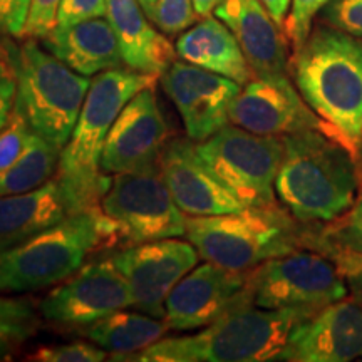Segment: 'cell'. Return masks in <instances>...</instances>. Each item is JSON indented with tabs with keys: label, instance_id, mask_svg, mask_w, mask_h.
Here are the masks:
<instances>
[{
	"label": "cell",
	"instance_id": "obj_1",
	"mask_svg": "<svg viewBox=\"0 0 362 362\" xmlns=\"http://www.w3.org/2000/svg\"><path fill=\"white\" fill-rule=\"evenodd\" d=\"M291 74L310 110L357 158L362 136V39L319 22L293 52Z\"/></svg>",
	"mask_w": 362,
	"mask_h": 362
},
{
	"label": "cell",
	"instance_id": "obj_2",
	"mask_svg": "<svg viewBox=\"0 0 362 362\" xmlns=\"http://www.w3.org/2000/svg\"><path fill=\"white\" fill-rule=\"evenodd\" d=\"M275 193L302 223H329L356 203L361 166L349 149L324 131L287 134Z\"/></svg>",
	"mask_w": 362,
	"mask_h": 362
},
{
	"label": "cell",
	"instance_id": "obj_3",
	"mask_svg": "<svg viewBox=\"0 0 362 362\" xmlns=\"http://www.w3.org/2000/svg\"><path fill=\"white\" fill-rule=\"evenodd\" d=\"M312 314L298 309L235 307L205 330L160 339L131 356L138 362H262L279 361L292 334Z\"/></svg>",
	"mask_w": 362,
	"mask_h": 362
},
{
	"label": "cell",
	"instance_id": "obj_4",
	"mask_svg": "<svg viewBox=\"0 0 362 362\" xmlns=\"http://www.w3.org/2000/svg\"><path fill=\"white\" fill-rule=\"evenodd\" d=\"M155 74L134 69L104 71L90 81L69 141L61 151L56 178L62 181L79 210L99 206L106 188L101 155L107 133L121 110L139 90L155 88Z\"/></svg>",
	"mask_w": 362,
	"mask_h": 362
},
{
	"label": "cell",
	"instance_id": "obj_5",
	"mask_svg": "<svg viewBox=\"0 0 362 362\" xmlns=\"http://www.w3.org/2000/svg\"><path fill=\"white\" fill-rule=\"evenodd\" d=\"M310 223L279 205L245 206L233 214L187 216L188 242L200 259L223 269L248 272L275 257L307 250Z\"/></svg>",
	"mask_w": 362,
	"mask_h": 362
},
{
	"label": "cell",
	"instance_id": "obj_6",
	"mask_svg": "<svg viewBox=\"0 0 362 362\" xmlns=\"http://www.w3.org/2000/svg\"><path fill=\"white\" fill-rule=\"evenodd\" d=\"M110 247H115L111 228L99 206L74 211L0 252V293L33 292L64 282L94 250Z\"/></svg>",
	"mask_w": 362,
	"mask_h": 362
},
{
	"label": "cell",
	"instance_id": "obj_7",
	"mask_svg": "<svg viewBox=\"0 0 362 362\" xmlns=\"http://www.w3.org/2000/svg\"><path fill=\"white\" fill-rule=\"evenodd\" d=\"M17 72L16 107L35 134L61 149L69 141L90 81L34 39L8 47Z\"/></svg>",
	"mask_w": 362,
	"mask_h": 362
},
{
	"label": "cell",
	"instance_id": "obj_8",
	"mask_svg": "<svg viewBox=\"0 0 362 362\" xmlns=\"http://www.w3.org/2000/svg\"><path fill=\"white\" fill-rule=\"evenodd\" d=\"M115 245H138L187 232V215L171 197L156 166L112 175L99 200Z\"/></svg>",
	"mask_w": 362,
	"mask_h": 362
},
{
	"label": "cell",
	"instance_id": "obj_9",
	"mask_svg": "<svg viewBox=\"0 0 362 362\" xmlns=\"http://www.w3.org/2000/svg\"><path fill=\"white\" fill-rule=\"evenodd\" d=\"M247 297L262 309H298L317 314L349 296L339 267L314 250L275 257L247 272Z\"/></svg>",
	"mask_w": 362,
	"mask_h": 362
},
{
	"label": "cell",
	"instance_id": "obj_10",
	"mask_svg": "<svg viewBox=\"0 0 362 362\" xmlns=\"http://www.w3.org/2000/svg\"><path fill=\"white\" fill-rule=\"evenodd\" d=\"M197 151L243 205H277L275 180L284 158V136L255 134L230 123L197 143Z\"/></svg>",
	"mask_w": 362,
	"mask_h": 362
},
{
	"label": "cell",
	"instance_id": "obj_11",
	"mask_svg": "<svg viewBox=\"0 0 362 362\" xmlns=\"http://www.w3.org/2000/svg\"><path fill=\"white\" fill-rule=\"evenodd\" d=\"M133 307V293L112 260L88 264L45 296L40 314L62 327L81 329Z\"/></svg>",
	"mask_w": 362,
	"mask_h": 362
},
{
	"label": "cell",
	"instance_id": "obj_12",
	"mask_svg": "<svg viewBox=\"0 0 362 362\" xmlns=\"http://www.w3.org/2000/svg\"><path fill=\"white\" fill-rule=\"evenodd\" d=\"M192 242L163 238L124 247L111 257L133 293V307L153 317H165V302L188 272L198 264Z\"/></svg>",
	"mask_w": 362,
	"mask_h": 362
},
{
	"label": "cell",
	"instance_id": "obj_13",
	"mask_svg": "<svg viewBox=\"0 0 362 362\" xmlns=\"http://www.w3.org/2000/svg\"><path fill=\"white\" fill-rule=\"evenodd\" d=\"M230 123L262 136L319 129L339 141L336 133L310 110L288 78L248 81L230 106Z\"/></svg>",
	"mask_w": 362,
	"mask_h": 362
},
{
	"label": "cell",
	"instance_id": "obj_14",
	"mask_svg": "<svg viewBox=\"0 0 362 362\" xmlns=\"http://www.w3.org/2000/svg\"><path fill=\"white\" fill-rule=\"evenodd\" d=\"M161 86L178 110L185 131L194 143L230 124V106L242 86L189 62H173L161 74Z\"/></svg>",
	"mask_w": 362,
	"mask_h": 362
},
{
	"label": "cell",
	"instance_id": "obj_15",
	"mask_svg": "<svg viewBox=\"0 0 362 362\" xmlns=\"http://www.w3.org/2000/svg\"><path fill=\"white\" fill-rule=\"evenodd\" d=\"M245 285L247 272L206 262L176 284L165 302L163 319L170 330L206 327L235 307L250 304Z\"/></svg>",
	"mask_w": 362,
	"mask_h": 362
},
{
	"label": "cell",
	"instance_id": "obj_16",
	"mask_svg": "<svg viewBox=\"0 0 362 362\" xmlns=\"http://www.w3.org/2000/svg\"><path fill=\"white\" fill-rule=\"evenodd\" d=\"M170 128L153 88L139 90L121 110L101 155L104 175L151 168L168 143Z\"/></svg>",
	"mask_w": 362,
	"mask_h": 362
},
{
	"label": "cell",
	"instance_id": "obj_17",
	"mask_svg": "<svg viewBox=\"0 0 362 362\" xmlns=\"http://www.w3.org/2000/svg\"><path fill=\"white\" fill-rule=\"evenodd\" d=\"M158 168L175 203L187 216L233 214L245 208L205 165L193 139H168L158 158Z\"/></svg>",
	"mask_w": 362,
	"mask_h": 362
},
{
	"label": "cell",
	"instance_id": "obj_18",
	"mask_svg": "<svg viewBox=\"0 0 362 362\" xmlns=\"http://www.w3.org/2000/svg\"><path fill=\"white\" fill-rule=\"evenodd\" d=\"M362 359V309L342 298L304 320L279 361L347 362Z\"/></svg>",
	"mask_w": 362,
	"mask_h": 362
},
{
	"label": "cell",
	"instance_id": "obj_19",
	"mask_svg": "<svg viewBox=\"0 0 362 362\" xmlns=\"http://www.w3.org/2000/svg\"><path fill=\"white\" fill-rule=\"evenodd\" d=\"M214 12L235 34L255 78H288V40L262 0H220Z\"/></svg>",
	"mask_w": 362,
	"mask_h": 362
},
{
	"label": "cell",
	"instance_id": "obj_20",
	"mask_svg": "<svg viewBox=\"0 0 362 362\" xmlns=\"http://www.w3.org/2000/svg\"><path fill=\"white\" fill-rule=\"evenodd\" d=\"M42 45L83 76H94L124 64L119 40L106 17L57 25L42 39Z\"/></svg>",
	"mask_w": 362,
	"mask_h": 362
},
{
	"label": "cell",
	"instance_id": "obj_21",
	"mask_svg": "<svg viewBox=\"0 0 362 362\" xmlns=\"http://www.w3.org/2000/svg\"><path fill=\"white\" fill-rule=\"evenodd\" d=\"M74 211L78 208L59 178L33 192L0 198V252L19 245Z\"/></svg>",
	"mask_w": 362,
	"mask_h": 362
},
{
	"label": "cell",
	"instance_id": "obj_22",
	"mask_svg": "<svg viewBox=\"0 0 362 362\" xmlns=\"http://www.w3.org/2000/svg\"><path fill=\"white\" fill-rule=\"evenodd\" d=\"M106 19L131 69L161 76L175 62L173 45L149 24L139 0H106Z\"/></svg>",
	"mask_w": 362,
	"mask_h": 362
},
{
	"label": "cell",
	"instance_id": "obj_23",
	"mask_svg": "<svg viewBox=\"0 0 362 362\" xmlns=\"http://www.w3.org/2000/svg\"><path fill=\"white\" fill-rule=\"evenodd\" d=\"M176 54L189 64L245 86L255 78L237 37L218 17H203L202 22L180 35Z\"/></svg>",
	"mask_w": 362,
	"mask_h": 362
},
{
	"label": "cell",
	"instance_id": "obj_24",
	"mask_svg": "<svg viewBox=\"0 0 362 362\" xmlns=\"http://www.w3.org/2000/svg\"><path fill=\"white\" fill-rule=\"evenodd\" d=\"M168 330L165 319L123 309L81 327L76 332L110 354H115V359L128 361L131 356L160 341Z\"/></svg>",
	"mask_w": 362,
	"mask_h": 362
},
{
	"label": "cell",
	"instance_id": "obj_25",
	"mask_svg": "<svg viewBox=\"0 0 362 362\" xmlns=\"http://www.w3.org/2000/svg\"><path fill=\"white\" fill-rule=\"evenodd\" d=\"M307 250L329 257L346 277L362 265V192L354 205L337 220L310 223Z\"/></svg>",
	"mask_w": 362,
	"mask_h": 362
},
{
	"label": "cell",
	"instance_id": "obj_26",
	"mask_svg": "<svg viewBox=\"0 0 362 362\" xmlns=\"http://www.w3.org/2000/svg\"><path fill=\"white\" fill-rule=\"evenodd\" d=\"M61 149L33 134L25 151L8 168L0 171V198L13 197L42 187L57 173Z\"/></svg>",
	"mask_w": 362,
	"mask_h": 362
},
{
	"label": "cell",
	"instance_id": "obj_27",
	"mask_svg": "<svg viewBox=\"0 0 362 362\" xmlns=\"http://www.w3.org/2000/svg\"><path fill=\"white\" fill-rule=\"evenodd\" d=\"M39 315L27 297H0V361L11 359L39 329Z\"/></svg>",
	"mask_w": 362,
	"mask_h": 362
},
{
	"label": "cell",
	"instance_id": "obj_28",
	"mask_svg": "<svg viewBox=\"0 0 362 362\" xmlns=\"http://www.w3.org/2000/svg\"><path fill=\"white\" fill-rule=\"evenodd\" d=\"M329 2L330 0H292L284 24V34L293 52L309 37L315 16Z\"/></svg>",
	"mask_w": 362,
	"mask_h": 362
},
{
	"label": "cell",
	"instance_id": "obj_29",
	"mask_svg": "<svg viewBox=\"0 0 362 362\" xmlns=\"http://www.w3.org/2000/svg\"><path fill=\"white\" fill-rule=\"evenodd\" d=\"M110 352L93 342H72L62 346L39 347L29 361L37 362H101Z\"/></svg>",
	"mask_w": 362,
	"mask_h": 362
},
{
	"label": "cell",
	"instance_id": "obj_30",
	"mask_svg": "<svg viewBox=\"0 0 362 362\" xmlns=\"http://www.w3.org/2000/svg\"><path fill=\"white\" fill-rule=\"evenodd\" d=\"M33 134L34 131L29 128L24 116L16 107L8 124L0 131V171L8 168L12 163L19 160Z\"/></svg>",
	"mask_w": 362,
	"mask_h": 362
},
{
	"label": "cell",
	"instance_id": "obj_31",
	"mask_svg": "<svg viewBox=\"0 0 362 362\" xmlns=\"http://www.w3.org/2000/svg\"><path fill=\"white\" fill-rule=\"evenodd\" d=\"M320 22L362 39V0H330L320 11Z\"/></svg>",
	"mask_w": 362,
	"mask_h": 362
},
{
	"label": "cell",
	"instance_id": "obj_32",
	"mask_svg": "<svg viewBox=\"0 0 362 362\" xmlns=\"http://www.w3.org/2000/svg\"><path fill=\"white\" fill-rule=\"evenodd\" d=\"M197 21L193 0H158L155 21L165 34H178Z\"/></svg>",
	"mask_w": 362,
	"mask_h": 362
},
{
	"label": "cell",
	"instance_id": "obj_33",
	"mask_svg": "<svg viewBox=\"0 0 362 362\" xmlns=\"http://www.w3.org/2000/svg\"><path fill=\"white\" fill-rule=\"evenodd\" d=\"M17 101V72L11 51L0 49V131L11 121Z\"/></svg>",
	"mask_w": 362,
	"mask_h": 362
},
{
	"label": "cell",
	"instance_id": "obj_34",
	"mask_svg": "<svg viewBox=\"0 0 362 362\" xmlns=\"http://www.w3.org/2000/svg\"><path fill=\"white\" fill-rule=\"evenodd\" d=\"M62 0H33L24 37L44 39L57 27V12Z\"/></svg>",
	"mask_w": 362,
	"mask_h": 362
},
{
	"label": "cell",
	"instance_id": "obj_35",
	"mask_svg": "<svg viewBox=\"0 0 362 362\" xmlns=\"http://www.w3.org/2000/svg\"><path fill=\"white\" fill-rule=\"evenodd\" d=\"M33 0H0V39L24 37Z\"/></svg>",
	"mask_w": 362,
	"mask_h": 362
},
{
	"label": "cell",
	"instance_id": "obj_36",
	"mask_svg": "<svg viewBox=\"0 0 362 362\" xmlns=\"http://www.w3.org/2000/svg\"><path fill=\"white\" fill-rule=\"evenodd\" d=\"M106 16V0H62L57 12V25Z\"/></svg>",
	"mask_w": 362,
	"mask_h": 362
},
{
	"label": "cell",
	"instance_id": "obj_37",
	"mask_svg": "<svg viewBox=\"0 0 362 362\" xmlns=\"http://www.w3.org/2000/svg\"><path fill=\"white\" fill-rule=\"evenodd\" d=\"M344 279H346L347 291H349L351 298L362 309V265L359 269L349 272Z\"/></svg>",
	"mask_w": 362,
	"mask_h": 362
},
{
	"label": "cell",
	"instance_id": "obj_38",
	"mask_svg": "<svg viewBox=\"0 0 362 362\" xmlns=\"http://www.w3.org/2000/svg\"><path fill=\"white\" fill-rule=\"evenodd\" d=\"M262 2H264L267 11L270 12V16L274 17V21L277 22L280 27H284L288 8H291V0H262Z\"/></svg>",
	"mask_w": 362,
	"mask_h": 362
},
{
	"label": "cell",
	"instance_id": "obj_39",
	"mask_svg": "<svg viewBox=\"0 0 362 362\" xmlns=\"http://www.w3.org/2000/svg\"><path fill=\"white\" fill-rule=\"evenodd\" d=\"M220 0H193L194 12L200 17H208L211 16V12L215 11V7L218 6Z\"/></svg>",
	"mask_w": 362,
	"mask_h": 362
},
{
	"label": "cell",
	"instance_id": "obj_40",
	"mask_svg": "<svg viewBox=\"0 0 362 362\" xmlns=\"http://www.w3.org/2000/svg\"><path fill=\"white\" fill-rule=\"evenodd\" d=\"M156 2L158 0H139L143 11L146 12L149 21H155V12H156Z\"/></svg>",
	"mask_w": 362,
	"mask_h": 362
},
{
	"label": "cell",
	"instance_id": "obj_41",
	"mask_svg": "<svg viewBox=\"0 0 362 362\" xmlns=\"http://www.w3.org/2000/svg\"><path fill=\"white\" fill-rule=\"evenodd\" d=\"M357 163H359V166L362 170V136L359 139V144H357Z\"/></svg>",
	"mask_w": 362,
	"mask_h": 362
}]
</instances>
